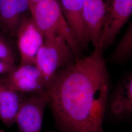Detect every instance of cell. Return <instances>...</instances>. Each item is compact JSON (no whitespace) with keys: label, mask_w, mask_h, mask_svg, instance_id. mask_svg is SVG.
Listing matches in <instances>:
<instances>
[{"label":"cell","mask_w":132,"mask_h":132,"mask_svg":"<svg viewBox=\"0 0 132 132\" xmlns=\"http://www.w3.org/2000/svg\"><path fill=\"white\" fill-rule=\"evenodd\" d=\"M0 132H5L4 131H0Z\"/></svg>","instance_id":"17"},{"label":"cell","mask_w":132,"mask_h":132,"mask_svg":"<svg viewBox=\"0 0 132 132\" xmlns=\"http://www.w3.org/2000/svg\"><path fill=\"white\" fill-rule=\"evenodd\" d=\"M22 94L7 85L0 87V119L7 126L15 122L23 97Z\"/></svg>","instance_id":"11"},{"label":"cell","mask_w":132,"mask_h":132,"mask_svg":"<svg viewBox=\"0 0 132 132\" xmlns=\"http://www.w3.org/2000/svg\"><path fill=\"white\" fill-rule=\"evenodd\" d=\"M104 50L94 47L89 56L59 71L47 90L52 112L66 132H103L109 94Z\"/></svg>","instance_id":"1"},{"label":"cell","mask_w":132,"mask_h":132,"mask_svg":"<svg viewBox=\"0 0 132 132\" xmlns=\"http://www.w3.org/2000/svg\"><path fill=\"white\" fill-rule=\"evenodd\" d=\"M113 113L117 115L127 114L132 110V75L128 76L116 90L111 105Z\"/></svg>","instance_id":"12"},{"label":"cell","mask_w":132,"mask_h":132,"mask_svg":"<svg viewBox=\"0 0 132 132\" xmlns=\"http://www.w3.org/2000/svg\"><path fill=\"white\" fill-rule=\"evenodd\" d=\"M42 1H43V0H28V2H29V4L30 5H33L35 3H37L39 2H40Z\"/></svg>","instance_id":"16"},{"label":"cell","mask_w":132,"mask_h":132,"mask_svg":"<svg viewBox=\"0 0 132 132\" xmlns=\"http://www.w3.org/2000/svg\"><path fill=\"white\" fill-rule=\"evenodd\" d=\"M132 13V0H112L105 20L98 45L105 50L113 42Z\"/></svg>","instance_id":"7"},{"label":"cell","mask_w":132,"mask_h":132,"mask_svg":"<svg viewBox=\"0 0 132 132\" xmlns=\"http://www.w3.org/2000/svg\"><path fill=\"white\" fill-rule=\"evenodd\" d=\"M33 21L44 38L59 36L64 38L74 55L79 56L82 47L62 12L58 0H43L29 5Z\"/></svg>","instance_id":"2"},{"label":"cell","mask_w":132,"mask_h":132,"mask_svg":"<svg viewBox=\"0 0 132 132\" xmlns=\"http://www.w3.org/2000/svg\"><path fill=\"white\" fill-rule=\"evenodd\" d=\"M73 54L65 40L61 36L44 38L35 65L41 72L47 90L57 72L72 62Z\"/></svg>","instance_id":"3"},{"label":"cell","mask_w":132,"mask_h":132,"mask_svg":"<svg viewBox=\"0 0 132 132\" xmlns=\"http://www.w3.org/2000/svg\"><path fill=\"white\" fill-rule=\"evenodd\" d=\"M62 12L82 48L90 42L83 18V0H60Z\"/></svg>","instance_id":"10"},{"label":"cell","mask_w":132,"mask_h":132,"mask_svg":"<svg viewBox=\"0 0 132 132\" xmlns=\"http://www.w3.org/2000/svg\"><path fill=\"white\" fill-rule=\"evenodd\" d=\"M6 85L21 94H47L41 72L35 64L15 67L8 73Z\"/></svg>","instance_id":"6"},{"label":"cell","mask_w":132,"mask_h":132,"mask_svg":"<svg viewBox=\"0 0 132 132\" xmlns=\"http://www.w3.org/2000/svg\"><path fill=\"white\" fill-rule=\"evenodd\" d=\"M28 94L22 98L15 122L19 132H41L48 95Z\"/></svg>","instance_id":"4"},{"label":"cell","mask_w":132,"mask_h":132,"mask_svg":"<svg viewBox=\"0 0 132 132\" xmlns=\"http://www.w3.org/2000/svg\"><path fill=\"white\" fill-rule=\"evenodd\" d=\"M28 12V0H0V31L9 37L15 36Z\"/></svg>","instance_id":"9"},{"label":"cell","mask_w":132,"mask_h":132,"mask_svg":"<svg viewBox=\"0 0 132 132\" xmlns=\"http://www.w3.org/2000/svg\"><path fill=\"white\" fill-rule=\"evenodd\" d=\"M0 60L15 66L16 55L8 36L0 31Z\"/></svg>","instance_id":"14"},{"label":"cell","mask_w":132,"mask_h":132,"mask_svg":"<svg viewBox=\"0 0 132 132\" xmlns=\"http://www.w3.org/2000/svg\"><path fill=\"white\" fill-rule=\"evenodd\" d=\"M15 67V65L0 60V75L9 73Z\"/></svg>","instance_id":"15"},{"label":"cell","mask_w":132,"mask_h":132,"mask_svg":"<svg viewBox=\"0 0 132 132\" xmlns=\"http://www.w3.org/2000/svg\"><path fill=\"white\" fill-rule=\"evenodd\" d=\"M20 56V64H35L36 55L44 41V36L31 16H27L20 24L15 34Z\"/></svg>","instance_id":"5"},{"label":"cell","mask_w":132,"mask_h":132,"mask_svg":"<svg viewBox=\"0 0 132 132\" xmlns=\"http://www.w3.org/2000/svg\"><path fill=\"white\" fill-rule=\"evenodd\" d=\"M112 0H83L82 15L90 42L99 44L105 20Z\"/></svg>","instance_id":"8"},{"label":"cell","mask_w":132,"mask_h":132,"mask_svg":"<svg viewBox=\"0 0 132 132\" xmlns=\"http://www.w3.org/2000/svg\"><path fill=\"white\" fill-rule=\"evenodd\" d=\"M132 51V26L130 24L111 56L115 62L122 61L129 56Z\"/></svg>","instance_id":"13"}]
</instances>
